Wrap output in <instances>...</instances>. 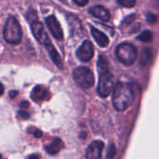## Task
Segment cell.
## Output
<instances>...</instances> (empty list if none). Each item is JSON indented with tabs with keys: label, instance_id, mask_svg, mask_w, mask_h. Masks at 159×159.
Masks as SVG:
<instances>
[{
	"label": "cell",
	"instance_id": "cell-1",
	"mask_svg": "<svg viewBox=\"0 0 159 159\" xmlns=\"http://www.w3.org/2000/svg\"><path fill=\"white\" fill-rule=\"evenodd\" d=\"M113 90L114 107L120 112L128 109V107L131 105L134 100V92L131 85L119 81L114 87Z\"/></svg>",
	"mask_w": 159,
	"mask_h": 159
},
{
	"label": "cell",
	"instance_id": "cell-2",
	"mask_svg": "<svg viewBox=\"0 0 159 159\" xmlns=\"http://www.w3.org/2000/svg\"><path fill=\"white\" fill-rule=\"evenodd\" d=\"M21 35V28L18 20L13 17L8 18L3 29V36L5 40L9 44L17 45L20 42Z\"/></svg>",
	"mask_w": 159,
	"mask_h": 159
},
{
	"label": "cell",
	"instance_id": "cell-3",
	"mask_svg": "<svg viewBox=\"0 0 159 159\" xmlns=\"http://www.w3.org/2000/svg\"><path fill=\"white\" fill-rule=\"evenodd\" d=\"M27 19H28L29 22L31 23V29H32L33 34L35 37V39L40 44L44 45L45 47H48L50 44H52L46 33V30H45L43 24L37 20V16H36V13L34 10L30 11L27 14Z\"/></svg>",
	"mask_w": 159,
	"mask_h": 159
},
{
	"label": "cell",
	"instance_id": "cell-4",
	"mask_svg": "<svg viewBox=\"0 0 159 159\" xmlns=\"http://www.w3.org/2000/svg\"><path fill=\"white\" fill-rule=\"evenodd\" d=\"M117 60L125 65H131L137 59V49L129 43H122L116 49Z\"/></svg>",
	"mask_w": 159,
	"mask_h": 159
},
{
	"label": "cell",
	"instance_id": "cell-5",
	"mask_svg": "<svg viewBox=\"0 0 159 159\" xmlns=\"http://www.w3.org/2000/svg\"><path fill=\"white\" fill-rule=\"evenodd\" d=\"M99 75H100V80H99L97 91L101 97L106 98L107 96L110 95V93L113 91V89L115 87L114 76L110 72L109 68L99 70Z\"/></svg>",
	"mask_w": 159,
	"mask_h": 159
},
{
	"label": "cell",
	"instance_id": "cell-6",
	"mask_svg": "<svg viewBox=\"0 0 159 159\" xmlns=\"http://www.w3.org/2000/svg\"><path fill=\"white\" fill-rule=\"evenodd\" d=\"M73 78L75 82L83 89H88L94 85V75L93 73L84 66L77 67L73 72Z\"/></svg>",
	"mask_w": 159,
	"mask_h": 159
},
{
	"label": "cell",
	"instance_id": "cell-7",
	"mask_svg": "<svg viewBox=\"0 0 159 159\" xmlns=\"http://www.w3.org/2000/svg\"><path fill=\"white\" fill-rule=\"evenodd\" d=\"M94 55V47L92 43L89 40H85L82 45L76 50L77 58L82 61H89Z\"/></svg>",
	"mask_w": 159,
	"mask_h": 159
},
{
	"label": "cell",
	"instance_id": "cell-8",
	"mask_svg": "<svg viewBox=\"0 0 159 159\" xmlns=\"http://www.w3.org/2000/svg\"><path fill=\"white\" fill-rule=\"evenodd\" d=\"M46 23L48 25V30L52 34V35L58 39V40H62L63 38V34H62V29L61 27V24L57 18L54 15H50L46 19Z\"/></svg>",
	"mask_w": 159,
	"mask_h": 159
},
{
	"label": "cell",
	"instance_id": "cell-9",
	"mask_svg": "<svg viewBox=\"0 0 159 159\" xmlns=\"http://www.w3.org/2000/svg\"><path fill=\"white\" fill-rule=\"evenodd\" d=\"M103 143L101 141L92 142L89 147L87 148L86 157L88 159H99L102 157V153L103 150Z\"/></svg>",
	"mask_w": 159,
	"mask_h": 159
},
{
	"label": "cell",
	"instance_id": "cell-10",
	"mask_svg": "<svg viewBox=\"0 0 159 159\" xmlns=\"http://www.w3.org/2000/svg\"><path fill=\"white\" fill-rule=\"evenodd\" d=\"M90 32H91V35L93 36V38L95 39L96 43L102 47V48H106L109 45V38L107 37V35H105L102 32H101L99 29L91 26L90 27Z\"/></svg>",
	"mask_w": 159,
	"mask_h": 159
},
{
	"label": "cell",
	"instance_id": "cell-11",
	"mask_svg": "<svg viewBox=\"0 0 159 159\" xmlns=\"http://www.w3.org/2000/svg\"><path fill=\"white\" fill-rule=\"evenodd\" d=\"M31 97L34 102H43L46 101L49 98V93L48 91V89L42 86H36L32 93H31Z\"/></svg>",
	"mask_w": 159,
	"mask_h": 159
},
{
	"label": "cell",
	"instance_id": "cell-12",
	"mask_svg": "<svg viewBox=\"0 0 159 159\" xmlns=\"http://www.w3.org/2000/svg\"><path fill=\"white\" fill-rule=\"evenodd\" d=\"M89 13L92 14L94 17L102 20H104V21L109 20V19H110L109 10L102 6H94V7H90Z\"/></svg>",
	"mask_w": 159,
	"mask_h": 159
},
{
	"label": "cell",
	"instance_id": "cell-13",
	"mask_svg": "<svg viewBox=\"0 0 159 159\" xmlns=\"http://www.w3.org/2000/svg\"><path fill=\"white\" fill-rule=\"evenodd\" d=\"M62 147H63V143L61 142V140L59 138H56L50 143L46 145L45 149L48 155L54 156V155H57L62 149Z\"/></svg>",
	"mask_w": 159,
	"mask_h": 159
},
{
	"label": "cell",
	"instance_id": "cell-14",
	"mask_svg": "<svg viewBox=\"0 0 159 159\" xmlns=\"http://www.w3.org/2000/svg\"><path fill=\"white\" fill-rule=\"evenodd\" d=\"M67 20L70 24V27H71V32L73 34H82V31H83V28H82V25H81V22L80 20L75 17V16H73V15H70L67 17Z\"/></svg>",
	"mask_w": 159,
	"mask_h": 159
},
{
	"label": "cell",
	"instance_id": "cell-15",
	"mask_svg": "<svg viewBox=\"0 0 159 159\" xmlns=\"http://www.w3.org/2000/svg\"><path fill=\"white\" fill-rule=\"evenodd\" d=\"M152 59V50L149 48H144L142 50V54H141V58H140V64L141 66H146L147 64H149V62L151 61Z\"/></svg>",
	"mask_w": 159,
	"mask_h": 159
},
{
	"label": "cell",
	"instance_id": "cell-16",
	"mask_svg": "<svg viewBox=\"0 0 159 159\" xmlns=\"http://www.w3.org/2000/svg\"><path fill=\"white\" fill-rule=\"evenodd\" d=\"M137 39L142 42H150L153 39V33L149 30H146L143 32L142 34H140L137 36Z\"/></svg>",
	"mask_w": 159,
	"mask_h": 159
},
{
	"label": "cell",
	"instance_id": "cell-17",
	"mask_svg": "<svg viewBox=\"0 0 159 159\" xmlns=\"http://www.w3.org/2000/svg\"><path fill=\"white\" fill-rule=\"evenodd\" d=\"M118 4L125 7H132L136 4V0H117Z\"/></svg>",
	"mask_w": 159,
	"mask_h": 159
},
{
	"label": "cell",
	"instance_id": "cell-18",
	"mask_svg": "<svg viewBox=\"0 0 159 159\" xmlns=\"http://www.w3.org/2000/svg\"><path fill=\"white\" fill-rule=\"evenodd\" d=\"M116 156V146L112 143L109 147V150H108V153L106 155V157L107 158H113L114 157Z\"/></svg>",
	"mask_w": 159,
	"mask_h": 159
},
{
	"label": "cell",
	"instance_id": "cell-19",
	"mask_svg": "<svg viewBox=\"0 0 159 159\" xmlns=\"http://www.w3.org/2000/svg\"><path fill=\"white\" fill-rule=\"evenodd\" d=\"M146 19H147V21L149 23H155L157 21V16L154 13H151V12L146 15Z\"/></svg>",
	"mask_w": 159,
	"mask_h": 159
},
{
	"label": "cell",
	"instance_id": "cell-20",
	"mask_svg": "<svg viewBox=\"0 0 159 159\" xmlns=\"http://www.w3.org/2000/svg\"><path fill=\"white\" fill-rule=\"evenodd\" d=\"M18 116L20 117V118H22V119H27V118L30 117V114L27 113V112H25V111H20L18 113Z\"/></svg>",
	"mask_w": 159,
	"mask_h": 159
},
{
	"label": "cell",
	"instance_id": "cell-21",
	"mask_svg": "<svg viewBox=\"0 0 159 159\" xmlns=\"http://www.w3.org/2000/svg\"><path fill=\"white\" fill-rule=\"evenodd\" d=\"M134 17H135V15H131V16H129V17H127V19L124 20L123 24H125V25L130 24V23L134 20Z\"/></svg>",
	"mask_w": 159,
	"mask_h": 159
},
{
	"label": "cell",
	"instance_id": "cell-22",
	"mask_svg": "<svg viewBox=\"0 0 159 159\" xmlns=\"http://www.w3.org/2000/svg\"><path fill=\"white\" fill-rule=\"evenodd\" d=\"M74 2L76 5H78L80 7H83V6H86L89 3V0H74Z\"/></svg>",
	"mask_w": 159,
	"mask_h": 159
},
{
	"label": "cell",
	"instance_id": "cell-23",
	"mask_svg": "<svg viewBox=\"0 0 159 159\" xmlns=\"http://www.w3.org/2000/svg\"><path fill=\"white\" fill-rule=\"evenodd\" d=\"M33 133H34V138H37V139H39V138H41V137H42V132H41L40 130H38V129H34Z\"/></svg>",
	"mask_w": 159,
	"mask_h": 159
},
{
	"label": "cell",
	"instance_id": "cell-24",
	"mask_svg": "<svg viewBox=\"0 0 159 159\" xmlns=\"http://www.w3.org/2000/svg\"><path fill=\"white\" fill-rule=\"evenodd\" d=\"M17 95H18V91H16V90H12V91H10V92H9V97H10V98H12V99H13V98H15Z\"/></svg>",
	"mask_w": 159,
	"mask_h": 159
},
{
	"label": "cell",
	"instance_id": "cell-25",
	"mask_svg": "<svg viewBox=\"0 0 159 159\" xmlns=\"http://www.w3.org/2000/svg\"><path fill=\"white\" fill-rule=\"evenodd\" d=\"M20 107H21V108H28L29 107V102H22L20 104Z\"/></svg>",
	"mask_w": 159,
	"mask_h": 159
},
{
	"label": "cell",
	"instance_id": "cell-26",
	"mask_svg": "<svg viewBox=\"0 0 159 159\" xmlns=\"http://www.w3.org/2000/svg\"><path fill=\"white\" fill-rule=\"evenodd\" d=\"M3 92H4V87H3V85L0 83V96L3 94Z\"/></svg>",
	"mask_w": 159,
	"mask_h": 159
},
{
	"label": "cell",
	"instance_id": "cell-27",
	"mask_svg": "<svg viewBox=\"0 0 159 159\" xmlns=\"http://www.w3.org/2000/svg\"><path fill=\"white\" fill-rule=\"evenodd\" d=\"M30 158H39V156H35V155H32V156H29Z\"/></svg>",
	"mask_w": 159,
	"mask_h": 159
}]
</instances>
